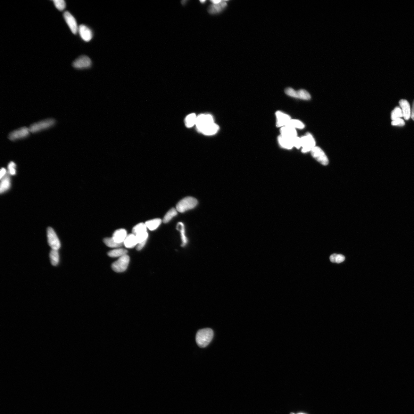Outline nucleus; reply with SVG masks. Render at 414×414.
<instances>
[{
	"label": "nucleus",
	"mask_w": 414,
	"mask_h": 414,
	"mask_svg": "<svg viewBox=\"0 0 414 414\" xmlns=\"http://www.w3.org/2000/svg\"><path fill=\"white\" fill-rule=\"evenodd\" d=\"M110 247L108 239L98 238L66 247L57 256L60 265L71 266L105 254Z\"/></svg>",
	"instance_id": "nucleus-1"
},
{
	"label": "nucleus",
	"mask_w": 414,
	"mask_h": 414,
	"mask_svg": "<svg viewBox=\"0 0 414 414\" xmlns=\"http://www.w3.org/2000/svg\"><path fill=\"white\" fill-rule=\"evenodd\" d=\"M183 130L181 117L171 110H165L155 115L144 128L147 135L157 138L175 137L181 135Z\"/></svg>",
	"instance_id": "nucleus-2"
},
{
	"label": "nucleus",
	"mask_w": 414,
	"mask_h": 414,
	"mask_svg": "<svg viewBox=\"0 0 414 414\" xmlns=\"http://www.w3.org/2000/svg\"><path fill=\"white\" fill-rule=\"evenodd\" d=\"M129 38L145 67L152 69L156 65L157 55L151 37L135 22L127 27Z\"/></svg>",
	"instance_id": "nucleus-3"
},
{
	"label": "nucleus",
	"mask_w": 414,
	"mask_h": 414,
	"mask_svg": "<svg viewBox=\"0 0 414 414\" xmlns=\"http://www.w3.org/2000/svg\"><path fill=\"white\" fill-rule=\"evenodd\" d=\"M60 265L58 258L53 254L41 256L20 266L17 277L24 282L49 276L53 274Z\"/></svg>",
	"instance_id": "nucleus-4"
},
{
	"label": "nucleus",
	"mask_w": 414,
	"mask_h": 414,
	"mask_svg": "<svg viewBox=\"0 0 414 414\" xmlns=\"http://www.w3.org/2000/svg\"><path fill=\"white\" fill-rule=\"evenodd\" d=\"M156 64L163 77L172 84H177L186 75L183 59L173 51L164 49L158 51Z\"/></svg>",
	"instance_id": "nucleus-5"
},
{
	"label": "nucleus",
	"mask_w": 414,
	"mask_h": 414,
	"mask_svg": "<svg viewBox=\"0 0 414 414\" xmlns=\"http://www.w3.org/2000/svg\"><path fill=\"white\" fill-rule=\"evenodd\" d=\"M395 406L394 398L384 394H373L361 400L352 414H390Z\"/></svg>",
	"instance_id": "nucleus-6"
},
{
	"label": "nucleus",
	"mask_w": 414,
	"mask_h": 414,
	"mask_svg": "<svg viewBox=\"0 0 414 414\" xmlns=\"http://www.w3.org/2000/svg\"><path fill=\"white\" fill-rule=\"evenodd\" d=\"M391 251L398 263L414 255V229H401L394 233Z\"/></svg>",
	"instance_id": "nucleus-7"
},
{
	"label": "nucleus",
	"mask_w": 414,
	"mask_h": 414,
	"mask_svg": "<svg viewBox=\"0 0 414 414\" xmlns=\"http://www.w3.org/2000/svg\"><path fill=\"white\" fill-rule=\"evenodd\" d=\"M21 372V361L17 351H11L7 354L3 360L1 372H0V383L3 387L16 380Z\"/></svg>",
	"instance_id": "nucleus-8"
},
{
	"label": "nucleus",
	"mask_w": 414,
	"mask_h": 414,
	"mask_svg": "<svg viewBox=\"0 0 414 414\" xmlns=\"http://www.w3.org/2000/svg\"><path fill=\"white\" fill-rule=\"evenodd\" d=\"M393 236L394 233L388 226H384L376 231L370 240V247L372 253L376 256H381L388 252L391 249Z\"/></svg>",
	"instance_id": "nucleus-9"
},
{
	"label": "nucleus",
	"mask_w": 414,
	"mask_h": 414,
	"mask_svg": "<svg viewBox=\"0 0 414 414\" xmlns=\"http://www.w3.org/2000/svg\"><path fill=\"white\" fill-rule=\"evenodd\" d=\"M106 3L110 13L117 20L124 22L131 16V5L127 0H108Z\"/></svg>",
	"instance_id": "nucleus-10"
},
{
	"label": "nucleus",
	"mask_w": 414,
	"mask_h": 414,
	"mask_svg": "<svg viewBox=\"0 0 414 414\" xmlns=\"http://www.w3.org/2000/svg\"><path fill=\"white\" fill-rule=\"evenodd\" d=\"M31 334L32 330L27 324L23 323L19 325L17 330L16 336L21 349L28 350L31 349Z\"/></svg>",
	"instance_id": "nucleus-11"
},
{
	"label": "nucleus",
	"mask_w": 414,
	"mask_h": 414,
	"mask_svg": "<svg viewBox=\"0 0 414 414\" xmlns=\"http://www.w3.org/2000/svg\"><path fill=\"white\" fill-rule=\"evenodd\" d=\"M13 340L9 336H3L1 340V347H0V356L3 359L11 352L13 347Z\"/></svg>",
	"instance_id": "nucleus-12"
},
{
	"label": "nucleus",
	"mask_w": 414,
	"mask_h": 414,
	"mask_svg": "<svg viewBox=\"0 0 414 414\" xmlns=\"http://www.w3.org/2000/svg\"><path fill=\"white\" fill-rule=\"evenodd\" d=\"M406 269L414 271V255L406 260L403 264Z\"/></svg>",
	"instance_id": "nucleus-13"
},
{
	"label": "nucleus",
	"mask_w": 414,
	"mask_h": 414,
	"mask_svg": "<svg viewBox=\"0 0 414 414\" xmlns=\"http://www.w3.org/2000/svg\"><path fill=\"white\" fill-rule=\"evenodd\" d=\"M400 3H401V4H402L404 6H406V5H408V4H410V3H411V1H401Z\"/></svg>",
	"instance_id": "nucleus-14"
}]
</instances>
